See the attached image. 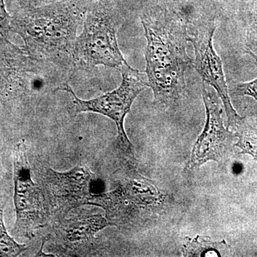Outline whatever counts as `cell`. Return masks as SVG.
<instances>
[{"label":"cell","instance_id":"1","mask_svg":"<svg viewBox=\"0 0 257 257\" xmlns=\"http://www.w3.org/2000/svg\"><path fill=\"white\" fill-rule=\"evenodd\" d=\"M140 20L147 39L145 49L149 87L155 104L169 108L186 92L185 74L192 64L187 53L188 27L183 19L165 4L152 5Z\"/></svg>","mask_w":257,"mask_h":257},{"label":"cell","instance_id":"2","mask_svg":"<svg viewBox=\"0 0 257 257\" xmlns=\"http://www.w3.org/2000/svg\"><path fill=\"white\" fill-rule=\"evenodd\" d=\"M91 1L61 0L37 8H22L11 17V31L23 38L24 48L32 59L68 72L75 68L77 30Z\"/></svg>","mask_w":257,"mask_h":257},{"label":"cell","instance_id":"3","mask_svg":"<svg viewBox=\"0 0 257 257\" xmlns=\"http://www.w3.org/2000/svg\"><path fill=\"white\" fill-rule=\"evenodd\" d=\"M121 16L110 0H92L83 22L82 33L74 49L75 67L92 69L99 65L119 68L126 62L120 50L116 32Z\"/></svg>","mask_w":257,"mask_h":257},{"label":"cell","instance_id":"4","mask_svg":"<svg viewBox=\"0 0 257 257\" xmlns=\"http://www.w3.org/2000/svg\"><path fill=\"white\" fill-rule=\"evenodd\" d=\"M119 69L122 79L119 87L94 99H79L67 83L61 84L55 91H63L70 94L72 112L74 116L82 112H92L112 120L117 128V145L120 151L133 160L135 150L124 130V119L131 110L135 99L149 87L148 79L145 72L133 68L127 62L122 64Z\"/></svg>","mask_w":257,"mask_h":257},{"label":"cell","instance_id":"5","mask_svg":"<svg viewBox=\"0 0 257 257\" xmlns=\"http://www.w3.org/2000/svg\"><path fill=\"white\" fill-rule=\"evenodd\" d=\"M159 204L155 187L140 175H132L111 192L93 195L88 205L104 209L110 226L132 230L143 226Z\"/></svg>","mask_w":257,"mask_h":257},{"label":"cell","instance_id":"6","mask_svg":"<svg viewBox=\"0 0 257 257\" xmlns=\"http://www.w3.org/2000/svg\"><path fill=\"white\" fill-rule=\"evenodd\" d=\"M35 174L46 199L51 221L64 217L72 209L88 205L93 195L101 193L100 181L86 167L77 166L68 172H60L38 165Z\"/></svg>","mask_w":257,"mask_h":257},{"label":"cell","instance_id":"7","mask_svg":"<svg viewBox=\"0 0 257 257\" xmlns=\"http://www.w3.org/2000/svg\"><path fill=\"white\" fill-rule=\"evenodd\" d=\"M13 160L16 211L14 233L17 236L32 238L37 231L50 224V211L42 189L32 180L31 167L24 142L15 145Z\"/></svg>","mask_w":257,"mask_h":257},{"label":"cell","instance_id":"8","mask_svg":"<svg viewBox=\"0 0 257 257\" xmlns=\"http://www.w3.org/2000/svg\"><path fill=\"white\" fill-rule=\"evenodd\" d=\"M217 25L209 20L192 25L188 31V40L194 49V67L202 79L215 90L224 104L227 116L228 128L236 130L244 121L231 104L221 57L214 50L213 40Z\"/></svg>","mask_w":257,"mask_h":257},{"label":"cell","instance_id":"9","mask_svg":"<svg viewBox=\"0 0 257 257\" xmlns=\"http://www.w3.org/2000/svg\"><path fill=\"white\" fill-rule=\"evenodd\" d=\"M78 207L51 221L52 231L45 241L52 242L66 256H89L96 252L98 231L110 226L105 216Z\"/></svg>","mask_w":257,"mask_h":257},{"label":"cell","instance_id":"10","mask_svg":"<svg viewBox=\"0 0 257 257\" xmlns=\"http://www.w3.org/2000/svg\"><path fill=\"white\" fill-rule=\"evenodd\" d=\"M202 98L207 120L202 134L193 147L188 163L190 170L199 168L209 161L220 162L236 138L234 134L224 127L219 96L205 82H203Z\"/></svg>","mask_w":257,"mask_h":257},{"label":"cell","instance_id":"11","mask_svg":"<svg viewBox=\"0 0 257 257\" xmlns=\"http://www.w3.org/2000/svg\"><path fill=\"white\" fill-rule=\"evenodd\" d=\"M41 64L0 35V103L8 104L28 94L34 76L42 73Z\"/></svg>","mask_w":257,"mask_h":257},{"label":"cell","instance_id":"12","mask_svg":"<svg viewBox=\"0 0 257 257\" xmlns=\"http://www.w3.org/2000/svg\"><path fill=\"white\" fill-rule=\"evenodd\" d=\"M231 247L224 241L216 242L209 236H202L188 239L183 248L185 256H209V253H214V256H221L224 253H229Z\"/></svg>","mask_w":257,"mask_h":257},{"label":"cell","instance_id":"13","mask_svg":"<svg viewBox=\"0 0 257 257\" xmlns=\"http://www.w3.org/2000/svg\"><path fill=\"white\" fill-rule=\"evenodd\" d=\"M6 201L0 197V256L15 257L26 251L25 245L17 242L6 229L4 222V209Z\"/></svg>","mask_w":257,"mask_h":257},{"label":"cell","instance_id":"14","mask_svg":"<svg viewBox=\"0 0 257 257\" xmlns=\"http://www.w3.org/2000/svg\"><path fill=\"white\" fill-rule=\"evenodd\" d=\"M235 136L238 138L236 146L241 149V153L251 155L257 161V128L243 121L236 128Z\"/></svg>","mask_w":257,"mask_h":257},{"label":"cell","instance_id":"15","mask_svg":"<svg viewBox=\"0 0 257 257\" xmlns=\"http://www.w3.org/2000/svg\"><path fill=\"white\" fill-rule=\"evenodd\" d=\"M246 46L248 52L257 55V0H253L248 17L246 30Z\"/></svg>","mask_w":257,"mask_h":257},{"label":"cell","instance_id":"16","mask_svg":"<svg viewBox=\"0 0 257 257\" xmlns=\"http://www.w3.org/2000/svg\"><path fill=\"white\" fill-rule=\"evenodd\" d=\"M246 53L252 57L257 67V55L248 51H246ZM234 89L235 92L241 95L249 96L257 100V77L251 82L237 83L235 84Z\"/></svg>","mask_w":257,"mask_h":257},{"label":"cell","instance_id":"17","mask_svg":"<svg viewBox=\"0 0 257 257\" xmlns=\"http://www.w3.org/2000/svg\"><path fill=\"white\" fill-rule=\"evenodd\" d=\"M11 16L7 10L4 0H0V35L9 38L11 32Z\"/></svg>","mask_w":257,"mask_h":257},{"label":"cell","instance_id":"18","mask_svg":"<svg viewBox=\"0 0 257 257\" xmlns=\"http://www.w3.org/2000/svg\"><path fill=\"white\" fill-rule=\"evenodd\" d=\"M17 1L18 2L22 8L28 9V8H34L43 6V5L61 1V0H17Z\"/></svg>","mask_w":257,"mask_h":257},{"label":"cell","instance_id":"19","mask_svg":"<svg viewBox=\"0 0 257 257\" xmlns=\"http://www.w3.org/2000/svg\"><path fill=\"white\" fill-rule=\"evenodd\" d=\"M3 167H2L1 160H0V184L3 182Z\"/></svg>","mask_w":257,"mask_h":257}]
</instances>
